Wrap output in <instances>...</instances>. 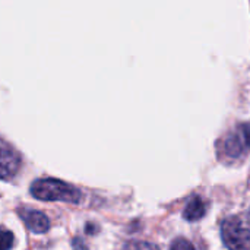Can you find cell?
Wrapping results in <instances>:
<instances>
[{"mask_svg":"<svg viewBox=\"0 0 250 250\" xmlns=\"http://www.w3.org/2000/svg\"><path fill=\"white\" fill-rule=\"evenodd\" d=\"M31 195L38 201H59L67 204H79L82 192L75 186L57 179H38L31 185Z\"/></svg>","mask_w":250,"mask_h":250,"instance_id":"obj_1","label":"cell"},{"mask_svg":"<svg viewBox=\"0 0 250 250\" xmlns=\"http://www.w3.org/2000/svg\"><path fill=\"white\" fill-rule=\"evenodd\" d=\"M221 239L230 250H250V209L227 217L221 224Z\"/></svg>","mask_w":250,"mask_h":250,"instance_id":"obj_2","label":"cell"},{"mask_svg":"<svg viewBox=\"0 0 250 250\" xmlns=\"http://www.w3.org/2000/svg\"><path fill=\"white\" fill-rule=\"evenodd\" d=\"M250 149V123L237 125L218 144V155L226 161H237Z\"/></svg>","mask_w":250,"mask_h":250,"instance_id":"obj_3","label":"cell"},{"mask_svg":"<svg viewBox=\"0 0 250 250\" xmlns=\"http://www.w3.org/2000/svg\"><path fill=\"white\" fill-rule=\"evenodd\" d=\"M21 166V157L15 149L0 139V180L10 179Z\"/></svg>","mask_w":250,"mask_h":250,"instance_id":"obj_4","label":"cell"},{"mask_svg":"<svg viewBox=\"0 0 250 250\" xmlns=\"http://www.w3.org/2000/svg\"><path fill=\"white\" fill-rule=\"evenodd\" d=\"M18 212L22 221L25 223V226L35 234H42L50 229V221L45 214L31 208H22Z\"/></svg>","mask_w":250,"mask_h":250,"instance_id":"obj_5","label":"cell"},{"mask_svg":"<svg viewBox=\"0 0 250 250\" xmlns=\"http://www.w3.org/2000/svg\"><path fill=\"white\" fill-rule=\"evenodd\" d=\"M207 209H208L207 202L201 196L195 195L188 201V204L183 209V218L186 221H199L205 217Z\"/></svg>","mask_w":250,"mask_h":250,"instance_id":"obj_6","label":"cell"},{"mask_svg":"<svg viewBox=\"0 0 250 250\" xmlns=\"http://www.w3.org/2000/svg\"><path fill=\"white\" fill-rule=\"evenodd\" d=\"M123 250H160V248L154 243L149 242H142V240H130L125 245Z\"/></svg>","mask_w":250,"mask_h":250,"instance_id":"obj_7","label":"cell"},{"mask_svg":"<svg viewBox=\"0 0 250 250\" xmlns=\"http://www.w3.org/2000/svg\"><path fill=\"white\" fill-rule=\"evenodd\" d=\"M13 246V234L12 231L0 227V250H10Z\"/></svg>","mask_w":250,"mask_h":250,"instance_id":"obj_8","label":"cell"},{"mask_svg":"<svg viewBox=\"0 0 250 250\" xmlns=\"http://www.w3.org/2000/svg\"><path fill=\"white\" fill-rule=\"evenodd\" d=\"M170 250H195L193 245L186 240L185 237H177L176 240H173V243L170 245Z\"/></svg>","mask_w":250,"mask_h":250,"instance_id":"obj_9","label":"cell"}]
</instances>
